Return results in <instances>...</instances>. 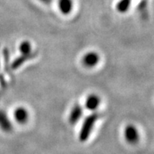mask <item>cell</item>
I'll return each mask as SVG.
<instances>
[{"label":"cell","mask_w":154,"mask_h":154,"mask_svg":"<svg viewBox=\"0 0 154 154\" xmlns=\"http://www.w3.org/2000/svg\"><path fill=\"white\" fill-rule=\"evenodd\" d=\"M99 117L100 113L94 112L86 118L83 125H82L80 133H79V140L81 142H86L88 139L90 134L94 127V124L97 120L99 119Z\"/></svg>","instance_id":"cell-1"},{"label":"cell","mask_w":154,"mask_h":154,"mask_svg":"<svg viewBox=\"0 0 154 154\" xmlns=\"http://www.w3.org/2000/svg\"><path fill=\"white\" fill-rule=\"evenodd\" d=\"M124 136H125L126 141L130 144H135L139 140V134H138V129L132 124L127 126L124 131Z\"/></svg>","instance_id":"cell-2"},{"label":"cell","mask_w":154,"mask_h":154,"mask_svg":"<svg viewBox=\"0 0 154 154\" xmlns=\"http://www.w3.org/2000/svg\"><path fill=\"white\" fill-rule=\"evenodd\" d=\"M99 55L95 52H89L86 54L82 59L83 65L87 68H93L99 62Z\"/></svg>","instance_id":"cell-3"},{"label":"cell","mask_w":154,"mask_h":154,"mask_svg":"<svg viewBox=\"0 0 154 154\" xmlns=\"http://www.w3.org/2000/svg\"><path fill=\"white\" fill-rule=\"evenodd\" d=\"M36 55L37 52H33V53H30L29 54H21L18 57H17L14 61H13L11 65H10V68L14 69V70H16V69H19L21 65H24V62L29 61L30 59H32L34 57H35Z\"/></svg>","instance_id":"cell-4"},{"label":"cell","mask_w":154,"mask_h":154,"mask_svg":"<svg viewBox=\"0 0 154 154\" xmlns=\"http://www.w3.org/2000/svg\"><path fill=\"white\" fill-rule=\"evenodd\" d=\"M83 115V108L79 104H75L69 114V121L71 124H75Z\"/></svg>","instance_id":"cell-5"},{"label":"cell","mask_w":154,"mask_h":154,"mask_svg":"<svg viewBox=\"0 0 154 154\" xmlns=\"http://www.w3.org/2000/svg\"><path fill=\"white\" fill-rule=\"evenodd\" d=\"M14 119L18 124H24L29 120V112L24 107H18L14 110Z\"/></svg>","instance_id":"cell-6"},{"label":"cell","mask_w":154,"mask_h":154,"mask_svg":"<svg viewBox=\"0 0 154 154\" xmlns=\"http://www.w3.org/2000/svg\"><path fill=\"white\" fill-rule=\"evenodd\" d=\"M101 103V99L96 94H91L87 97L86 100L85 106L90 111H94L98 108Z\"/></svg>","instance_id":"cell-7"},{"label":"cell","mask_w":154,"mask_h":154,"mask_svg":"<svg viewBox=\"0 0 154 154\" xmlns=\"http://www.w3.org/2000/svg\"><path fill=\"white\" fill-rule=\"evenodd\" d=\"M0 128L6 132L12 131L13 125L4 111L0 110Z\"/></svg>","instance_id":"cell-8"},{"label":"cell","mask_w":154,"mask_h":154,"mask_svg":"<svg viewBox=\"0 0 154 154\" xmlns=\"http://www.w3.org/2000/svg\"><path fill=\"white\" fill-rule=\"evenodd\" d=\"M59 10L65 15L69 14L73 8L72 0H58L57 2Z\"/></svg>","instance_id":"cell-9"},{"label":"cell","mask_w":154,"mask_h":154,"mask_svg":"<svg viewBox=\"0 0 154 154\" xmlns=\"http://www.w3.org/2000/svg\"><path fill=\"white\" fill-rule=\"evenodd\" d=\"M131 0H120L116 5V9L119 12L125 13L130 8Z\"/></svg>","instance_id":"cell-10"},{"label":"cell","mask_w":154,"mask_h":154,"mask_svg":"<svg viewBox=\"0 0 154 154\" xmlns=\"http://www.w3.org/2000/svg\"><path fill=\"white\" fill-rule=\"evenodd\" d=\"M19 51L21 54H29L32 53V45L29 41H23L19 46Z\"/></svg>","instance_id":"cell-11"},{"label":"cell","mask_w":154,"mask_h":154,"mask_svg":"<svg viewBox=\"0 0 154 154\" xmlns=\"http://www.w3.org/2000/svg\"><path fill=\"white\" fill-rule=\"evenodd\" d=\"M147 1L146 0H142V2H140L139 5H138V10L140 11H143L144 10H146V7H147Z\"/></svg>","instance_id":"cell-12"},{"label":"cell","mask_w":154,"mask_h":154,"mask_svg":"<svg viewBox=\"0 0 154 154\" xmlns=\"http://www.w3.org/2000/svg\"><path fill=\"white\" fill-rule=\"evenodd\" d=\"M39 2H43L44 4H51L53 0H38Z\"/></svg>","instance_id":"cell-13"}]
</instances>
